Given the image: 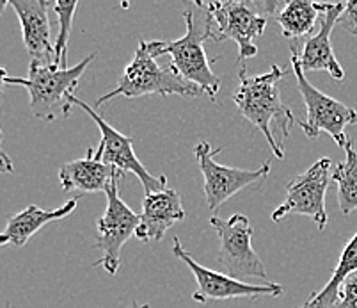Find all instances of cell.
<instances>
[{
	"label": "cell",
	"instance_id": "1",
	"mask_svg": "<svg viewBox=\"0 0 357 308\" xmlns=\"http://www.w3.org/2000/svg\"><path fill=\"white\" fill-rule=\"evenodd\" d=\"M290 71L283 66H274L256 77H248L240 71V86L233 95L240 115L265 135L274 157L284 159L283 141L290 134L295 118L290 107L281 100L279 80Z\"/></svg>",
	"mask_w": 357,
	"mask_h": 308
},
{
	"label": "cell",
	"instance_id": "2",
	"mask_svg": "<svg viewBox=\"0 0 357 308\" xmlns=\"http://www.w3.org/2000/svg\"><path fill=\"white\" fill-rule=\"evenodd\" d=\"M95 54L87 56L86 59L75 64L73 68H63L50 64H29V77H8L6 84L24 86L31 96V111L38 119L43 122H55V119H66L71 115L73 107V91L79 86L80 77L87 70Z\"/></svg>",
	"mask_w": 357,
	"mask_h": 308
},
{
	"label": "cell",
	"instance_id": "3",
	"mask_svg": "<svg viewBox=\"0 0 357 308\" xmlns=\"http://www.w3.org/2000/svg\"><path fill=\"white\" fill-rule=\"evenodd\" d=\"M201 89L194 84L181 79L176 71L164 70L158 66L157 56H155V41L141 40L135 50L132 63L125 68L121 79L118 80L116 87L107 95L96 100V107L102 103L125 96V98H141L148 95H178V96H199Z\"/></svg>",
	"mask_w": 357,
	"mask_h": 308
},
{
	"label": "cell",
	"instance_id": "4",
	"mask_svg": "<svg viewBox=\"0 0 357 308\" xmlns=\"http://www.w3.org/2000/svg\"><path fill=\"white\" fill-rule=\"evenodd\" d=\"M183 20L187 24V32L180 40L155 41V56H171V70L176 71L187 82L199 87L204 95L215 102L220 89V79L212 71V61L204 50V41L210 40L206 22L197 24L192 6L183 11Z\"/></svg>",
	"mask_w": 357,
	"mask_h": 308
},
{
	"label": "cell",
	"instance_id": "5",
	"mask_svg": "<svg viewBox=\"0 0 357 308\" xmlns=\"http://www.w3.org/2000/svg\"><path fill=\"white\" fill-rule=\"evenodd\" d=\"M197 8L204 9L210 40L235 41L238 61L251 59L258 54L252 41L267 27V18L259 13L263 2H197Z\"/></svg>",
	"mask_w": 357,
	"mask_h": 308
},
{
	"label": "cell",
	"instance_id": "6",
	"mask_svg": "<svg viewBox=\"0 0 357 308\" xmlns=\"http://www.w3.org/2000/svg\"><path fill=\"white\" fill-rule=\"evenodd\" d=\"M291 52V71H294L295 79H297L298 91L303 95L304 103H306L307 119L301 122V129L304 134L310 139H317L320 132H326L334 139L340 148H345L349 138H347L345 131L347 126L357 123V112L352 107L345 105V103L337 102V100L331 98L326 93L313 86L307 80L306 73L301 68L298 63L297 48L290 45Z\"/></svg>",
	"mask_w": 357,
	"mask_h": 308
},
{
	"label": "cell",
	"instance_id": "7",
	"mask_svg": "<svg viewBox=\"0 0 357 308\" xmlns=\"http://www.w3.org/2000/svg\"><path fill=\"white\" fill-rule=\"evenodd\" d=\"M73 105H79L80 109L86 111L87 115L93 118V122L98 125L100 134H102L100 147L96 148V150H93V148L87 150L96 161L103 162V164H107V166L110 168H116V170L121 171V173L137 175L142 187H144L146 194L160 193V191L167 189V178H165L164 175H160V177L151 175L148 171V168L139 161V157L134 152V139L121 134L119 131H116L114 126L109 125L93 107L87 105L86 102L79 100L77 96H73Z\"/></svg>",
	"mask_w": 357,
	"mask_h": 308
},
{
	"label": "cell",
	"instance_id": "8",
	"mask_svg": "<svg viewBox=\"0 0 357 308\" xmlns=\"http://www.w3.org/2000/svg\"><path fill=\"white\" fill-rule=\"evenodd\" d=\"M333 162L329 157L318 159L304 173L297 175L287 186L284 202L272 212V221H281L287 216H307L318 230L327 226L326 194L329 189V173Z\"/></svg>",
	"mask_w": 357,
	"mask_h": 308
},
{
	"label": "cell",
	"instance_id": "9",
	"mask_svg": "<svg viewBox=\"0 0 357 308\" xmlns=\"http://www.w3.org/2000/svg\"><path fill=\"white\" fill-rule=\"evenodd\" d=\"M219 152H222V148H217L213 152L208 141L197 142V147L194 148V155H196L199 170L203 173L206 207L213 216H217L219 207L224 202H228L229 198L235 196L245 187L263 184L271 173V162H265L258 170H240V168L222 166L213 159V155H217Z\"/></svg>",
	"mask_w": 357,
	"mask_h": 308
},
{
	"label": "cell",
	"instance_id": "10",
	"mask_svg": "<svg viewBox=\"0 0 357 308\" xmlns=\"http://www.w3.org/2000/svg\"><path fill=\"white\" fill-rule=\"evenodd\" d=\"M210 225L219 235V261L226 267L229 277L236 280L243 277L268 280L267 269L252 249V226L248 216L233 214L226 221L219 216H212Z\"/></svg>",
	"mask_w": 357,
	"mask_h": 308
},
{
	"label": "cell",
	"instance_id": "11",
	"mask_svg": "<svg viewBox=\"0 0 357 308\" xmlns=\"http://www.w3.org/2000/svg\"><path fill=\"white\" fill-rule=\"evenodd\" d=\"M119 180H114L107 187V209L103 216L96 221V237L95 248L102 251L103 257L96 264L102 265L110 277L118 274L119 264H121V248L132 235L137 232L141 217L130 209L119 196Z\"/></svg>",
	"mask_w": 357,
	"mask_h": 308
},
{
	"label": "cell",
	"instance_id": "12",
	"mask_svg": "<svg viewBox=\"0 0 357 308\" xmlns=\"http://www.w3.org/2000/svg\"><path fill=\"white\" fill-rule=\"evenodd\" d=\"M173 255L183 261L189 265L192 271L194 278H196V293L192 294V300L196 303L204 305L206 301H219V300H235V298H261L271 296L278 298L283 294V285L279 284H265V285H251L243 284L242 280L229 277V274L217 273L213 269L204 267L199 262L194 261L187 249L181 246L180 239H174L173 244Z\"/></svg>",
	"mask_w": 357,
	"mask_h": 308
},
{
	"label": "cell",
	"instance_id": "13",
	"mask_svg": "<svg viewBox=\"0 0 357 308\" xmlns=\"http://www.w3.org/2000/svg\"><path fill=\"white\" fill-rule=\"evenodd\" d=\"M22 25L24 43L31 57V64L50 66L54 64L55 54L50 41V20L48 9L54 2L48 0H11L9 2Z\"/></svg>",
	"mask_w": 357,
	"mask_h": 308
},
{
	"label": "cell",
	"instance_id": "14",
	"mask_svg": "<svg viewBox=\"0 0 357 308\" xmlns=\"http://www.w3.org/2000/svg\"><path fill=\"white\" fill-rule=\"evenodd\" d=\"M343 9H345V4H342V2L327 4L322 18H320V31L314 36H311L310 40L304 43L303 52L297 50L298 63H301L304 73L306 71L322 70L327 71L334 80L345 79V71H343L342 64L337 63L336 56H334L333 43H331V34H333L334 27L337 25V20H340Z\"/></svg>",
	"mask_w": 357,
	"mask_h": 308
},
{
	"label": "cell",
	"instance_id": "15",
	"mask_svg": "<svg viewBox=\"0 0 357 308\" xmlns=\"http://www.w3.org/2000/svg\"><path fill=\"white\" fill-rule=\"evenodd\" d=\"M185 209L180 194L174 189H164L160 193L146 194L142 202V212L135 237L141 242L162 241L169 228L185 219Z\"/></svg>",
	"mask_w": 357,
	"mask_h": 308
},
{
	"label": "cell",
	"instance_id": "16",
	"mask_svg": "<svg viewBox=\"0 0 357 308\" xmlns=\"http://www.w3.org/2000/svg\"><path fill=\"white\" fill-rule=\"evenodd\" d=\"M125 177V173L96 161L87 152L86 157L66 162L59 170V182L63 191L79 193H105L110 184Z\"/></svg>",
	"mask_w": 357,
	"mask_h": 308
},
{
	"label": "cell",
	"instance_id": "17",
	"mask_svg": "<svg viewBox=\"0 0 357 308\" xmlns=\"http://www.w3.org/2000/svg\"><path fill=\"white\" fill-rule=\"evenodd\" d=\"M77 200L79 198H73V200L64 203L63 207L54 210H43L38 205H29L22 212L9 217L4 232L0 233V246L11 244L16 246V248L25 246L29 239L36 232H40L43 226H47L48 223L59 221L63 217H68L70 214H73V210L77 209Z\"/></svg>",
	"mask_w": 357,
	"mask_h": 308
},
{
	"label": "cell",
	"instance_id": "18",
	"mask_svg": "<svg viewBox=\"0 0 357 308\" xmlns=\"http://www.w3.org/2000/svg\"><path fill=\"white\" fill-rule=\"evenodd\" d=\"M327 4L307 2V0H290L281 11L275 13V22L281 25L284 38L301 40L311 34L318 18H322Z\"/></svg>",
	"mask_w": 357,
	"mask_h": 308
},
{
	"label": "cell",
	"instance_id": "19",
	"mask_svg": "<svg viewBox=\"0 0 357 308\" xmlns=\"http://www.w3.org/2000/svg\"><path fill=\"white\" fill-rule=\"evenodd\" d=\"M357 271V233L347 242L345 249L340 255L337 265L333 271V278L326 284V287L318 293H313L307 298L306 303L301 308H336L340 301V291L347 278Z\"/></svg>",
	"mask_w": 357,
	"mask_h": 308
},
{
	"label": "cell",
	"instance_id": "20",
	"mask_svg": "<svg viewBox=\"0 0 357 308\" xmlns=\"http://www.w3.org/2000/svg\"><path fill=\"white\" fill-rule=\"evenodd\" d=\"M345 162L337 164L333 173V180L337 187V205L345 216L357 210V152L349 139L345 147Z\"/></svg>",
	"mask_w": 357,
	"mask_h": 308
},
{
	"label": "cell",
	"instance_id": "21",
	"mask_svg": "<svg viewBox=\"0 0 357 308\" xmlns=\"http://www.w3.org/2000/svg\"><path fill=\"white\" fill-rule=\"evenodd\" d=\"M79 2H54V11L57 15V22H59V34L54 43V54L55 66L68 70V43H70L71 25H73V16L77 11Z\"/></svg>",
	"mask_w": 357,
	"mask_h": 308
},
{
	"label": "cell",
	"instance_id": "22",
	"mask_svg": "<svg viewBox=\"0 0 357 308\" xmlns=\"http://www.w3.org/2000/svg\"><path fill=\"white\" fill-rule=\"evenodd\" d=\"M336 308H357V271L343 284Z\"/></svg>",
	"mask_w": 357,
	"mask_h": 308
},
{
	"label": "cell",
	"instance_id": "23",
	"mask_svg": "<svg viewBox=\"0 0 357 308\" xmlns=\"http://www.w3.org/2000/svg\"><path fill=\"white\" fill-rule=\"evenodd\" d=\"M337 25L347 31L349 34L357 36V0H350L347 2L345 9H343L340 20H337Z\"/></svg>",
	"mask_w": 357,
	"mask_h": 308
},
{
	"label": "cell",
	"instance_id": "24",
	"mask_svg": "<svg viewBox=\"0 0 357 308\" xmlns=\"http://www.w3.org/2000/svg\"><path fill=\"white\" fill-rule=\"evenodd\" d=\"M0 103H2V98H0ZM2 141H4V134H2V129H0V173H13L15 164H13L11 157L2 148Z\"/></svg>",
	"mask_w": 357,
	"mask_h": 308
},
{
	"label": "cell",
	"instance_id": "25",
	"mask_svg": "<svg viewBox=\"0 0 357 308\" xmlns=\"http://www.w3.org/2000/svg\"><path fill=\"white\" fill-rule=\"evenodd\" d=\"M8 70L6 68L0 66V95H2V89H4L6 86V80H8Z\"/></svg>",
	"mask_w": 357,
	"mask_h": 308
},
{
	"label": "cell",
	"instance_id": "26",
	"mask_svg": "<svg viewBox=\"0 0 357 308\" xmlns=\"http://www.w3.org/2000/svg\"><path fill=\"white\" fill-rule=\"evenodd\" d=\"M8 6H9V2H0V15H2V11H4Z\"/></svg>",
	"mask_w": 357,
	"mask_h": 308
},
{
	"label": "cell",
	"instance_id": "27",
	"mask_svg": "<svg viewBox=\"0 0 357 308\" xmlns=\"http://www.w3.org/2000/svg\"><path fill=\"white\" fill-rule=\"evenodd\" d=\"M134 308H149V305H141V307H134Z\"/></svg>",
	"mask_w": 357,
	"mask_h": 308
},
{
	"label": "cell",
	"instance_id": "28",
	"mask_svg": "<svg viewBox=\"0 0 357 308\" xmlns=\"http://www.w3.org/2000/svg\"><path fill=\"white\" fill-rule=\"evenodd\" d=\"M6 308H11V307H9V305H8V307H6Z\"/></svg>",
	"mask_w": 357,
	"mask_h": 308
}]
</instances>
